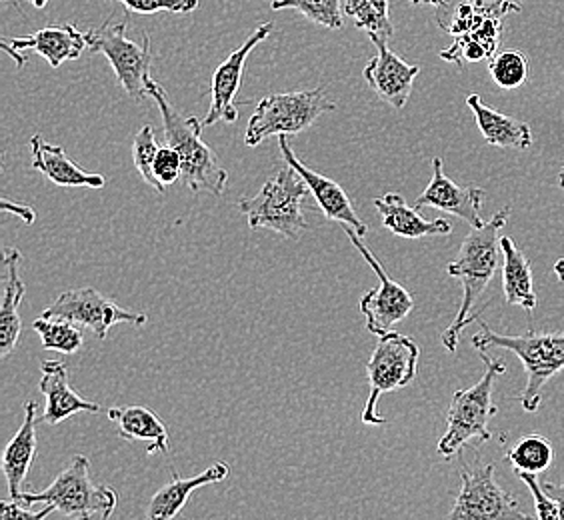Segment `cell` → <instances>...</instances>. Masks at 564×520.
Masks as SVG:
<instances>
[{"label":"cell","instance_id":"13","mask_svg":"<svg viewBox=\"0 0 564 520\" xmlns=\"http://www.w3.org/2000/svg\"><path fill=\"white\" fill-rule=\"evenodd\" d=\"M272 29H274L272 22H264L261 26H257L249 39L215 71L213 83H210V109H208L207 119L203 120V127H213L217 122L232 124L239 120V109L235 105V98L239 95L240 85H242L247 58L262 41L271 36Z\"/></svg>","mask_w":564,"mask_h":520},{"label":"cell","instance_id":"15","mask_svg":"<svg viewBox=\"0 0 564 520\" xmlns=\"http://www.w3.org/2000/svg\"><path fill=\"white\" fill-rule=\"evenodd\" d=\"M377 46V56L365 66V80L372 93L392 109L406 107L413 93L414 78L421 73V66L404 63L401 56L394 55L387 41L370 39Z\"/></svg>","mask_w":564,"mask_h":520},{"label":"cell","instance_id":"33","mask_svg":"<svg viewBox=\"0 0 564 520\" xmlns=\"http://www.w3.org/2000/svg\"><path fill=\"white\" fill-rule=\"evenodd\" d=\"M156 152H159V144H156V134L152 127H142L134 141H132V161L137 171L141 173L142 178L147 185L152 186L156 193L163 195L166 186L161 185L154 176V159H156Z\"/></svg>","mask_w":564,"mask_h":520},{"label":"cell","instance_id":"39","mask_svg":"<svg viewBox=\"0 0 564 520\" xmlns=\"http://www.w3.org/2000/svg\"><path fill=\"white\" fill-rule=\"evenodd\" d=\"M541 487L554 500L558 514L564 520V487H558V485H553V483H541Z\"/></svg>","mask_w":564,"mask_h":520},{"label":"cell","instance_id":"1","mask_svg":"<svg viewBox=\"0 0 564 520\" xmlns=\"http://www.w3.org/2000/svg\"><path fill=\"white\" fill-rule=\"evenodd\" d=\"M510 206L500 208L489 223L482 227L473 228L463 240V247L458 250V257L453 260L446 272L463 284V303L456 313L453 325L446 328L441 340L448 353H456L460 333L467 328L470 323L480 318L482 313L470 315L473 306L478 303V299L489 289L490 281L499 272L500 267V230L509 223Z\"/></svg>","mask_w":564,"mask_h":520},{"label":"cell","instance_id":"27","mask_svg":"<svg viewBox=\"0 0 564 520\" xmlns=\"http://www.w3.org/2000/svg\"><path fill=\"white\" fill-rule=\"evenodd\" d=\"M497 7L499 0H445L436 7V24L445 33L465 36L475 33Z\"/></svg>","mask_w":564,"mask_h":520},{"label":"cell","instance_id":"21","mask_svg":"<svg viewBox=\"0 0 564 520\" xmlns=\"http://www.w3.org/2000/svg\"><path fill=\"white\" fill-rule=\"evenodd\" d=\"M36 402L29 401L24 404V421L19 433L12 436L11 443L4 448L2 455V473L7 477L9 495L14 502L22 497V485L31 470L36 456Z\"/></svg>","mask_w":564,"mask_h":520},{"label":"cell","instance_id":"3","mask_svg":"<svg viewBox=\"0 0 564 520\" xmlns=\"http://www.w3.org/2000/svg\"><path fill=\"white\" fill-rule=\"evenodd\" d=\"M480 331L473 336V347L480 350L500 348L509 350L521 360L527 372V384L517 401L527 412H536L543 401V390L549 380L564 369V333H536L507 336L492 331L485 321H478Z\"/></svg>","mask_w":564,"mask_h":520},{"label":"cell","instance_id":"4","mask_svg":"<svg viewBox=\"0 0 564 520\" xmlns=\"http://www.w3.org/2000/svg\"><path fill=\"white\" fill-rule=\"evenodd\" d=\"M485 362V375L470 389L456 390L446 412V433L438 441V455L453 458L470 443H489L492 438L489 423L499 414V407L492 401L495 380L507 372L505 362L489 355V350L478 353Z\"/></svg>","mask_w":564,"mask_h":520},{"label":"cell","instance_id":"29","mask_svg":"<svg viewBox=\"0 0 564 520\" xmlns=\"http://www.w3.org/2000/svg\"><path fill=\"white\" fill-rule=\"evenodd\" d=\"M554 448L541 434H529L507 453V461L514 473L541 475L553 465Z\"/></svg>","mask_w":564,"mask_h":520},{"label":"cell","instance_id":"16","mask_svg":"<svg viewBox=\"0 0 564 520\" xmlns=\"http://www.w3.org/2000/svg\"><path fill=\"white\" fill-rule=\"evenodd\" d=\"M485 201V191L478 186H458L445 174L443 159H433V178L416 198L414 208L431 206L448 215L463 218L470 227L478 228L485 225L480 218V208Z\"/></svg>","mask_w":564,"mask_h":520},{"label":"cell","instance_id":"25","mask_svg":"<svg viewBox=\"0 0 564 520\" xmlns=\"http://www.w3.org/2000/svg\"><path fill=\"white\" fill-rule=\"evenodd\" d=\"M500 250H502L505 301L510 306H521L524 311L532 313L539 304V296L534 293V284H532L531 262L510 237H500Z\"/></svg>","mask_w":564,"mask_h":520},{"label":"cell","instance_id":"37","mask_svg":"<svg viewBox=\"0 0 564 520\" xmlns=\"http://www.w3.org/2000/svg\"><path fill=\"white\" fill-rule=\"evenodd\" d=\"M55 505H44L43 509L31 512L21 507V502H2L0 505V519L2 520H44L51 512H55Z\"/></svg>","mask_w":564,"mask_h":520},{"label":"cell","instance_id":"38","mask_svg":"<svg viewBox=\"0 0 564 520\" xmlns=\"http://www.w3.org/2000/svg\"><path fill=\"white\" fill-rule=\"evenodd\" d=\"M0 210L17 215V217L22 218V223H24V225H33L34 218H36V213H34L33 206L12 205L11 201H2Z\"/></svg>","mask_w":564,"mask_h":520},{"label":"cell","instance_id":"18","mask_svg":"<svg viewBox=\"0 0 564 520\" xmlns=\"http://www.w3.org/2000/svg\"><path fill=\"white\" fill-rule=\"evenodd\" d=\"M2 46L14 51H33L43 56L53 68L65 65L66 61H76L85 53L87 36L76 29L75 24H53L41 29L31 36H14L2 39Z\"/></svg>","mask_w":564,"mask_h":520},{"label":"cell","instance_id":"24","mask_svg":"<svg viewBox=\"0 0 564 520\" xmlns=\"http://www.w3.org/2000/svg\"><path fill=\"white\" fill-rule=\"evenodd\" d=\"M468 109L475 112L478 130L485 137L490 147L512 149V151H527L531 149L532 130L527 122L512 119L509 115H502L499 110L487 107L478 95H468Z\"/></svg>","mask_w":564,"mask_h":520},{"label":"cell","instance_id":"28","mask_svg":"<svg viewBox=\"0 0 564 520\" xmlns=\"http://www.w3.org/2000/svg\"><path fill=\"white\" fill-rule=\"evenodd\" d=\"M345 17L352 19L355 26L365 31L369 39H380L389 43L394 34L389 0H347Z\"/></svg>","mask_w":564,"mask_h":520},{"label":"cell","instance_id":"44","mask_svg":"<svg viewBox=\"0 0 564 520\" xmlns=\"http://www.w3.org/2000/svg\"><path fill=\"white\" fill-rule=\"evenodd\" d=\"M183 520H188V519H183Z\"/></svg>","mask_w":564,"mask_h":520},{"label":"cell","instance_id":"14","mask_svg":"<svg viewBox=\"0 0 564 520\" xmlns=\"http://www.w3.org/2000/svg\"><path fill=\"white\" fill-rule=\"evenodd\" d=\"M279 149H281L282 159L286 161V164L301 174V178L308 186L311 195L315 196L316 205L321 206L323 215L328 220L338 223L345 228H352L360 239H365L369 228L362 223V218L355 213L345 188L335 183L333 178H328L325 174L315 173L303 161H299V156L294 154L291 144H289V137H279Z\"/></svg>","mask_w":564,"mask_h":520},{"label":"cell","instance_id":"20","mask_svg":"<svg viewBox=\"0 0 564 520\" xmlns=\"http://www.w3.org/2000/svg\"><path fill=\"white\" fill-rule=\"evenodd\" d=\"M21 250H2V264H4V296L0 308V357H9L21 340L22 321L19 315L22 299L26 293V284L22 282Z\"/></svg>","mask_w":564,"mask_h":520},{"label":"cell","instance_id":"30","mask_svg":"<svg viewBox=\"0 0 564 520\" xmlns=\"http://www.w3.org/2000/svg\"><path fill=\"white\" fill-rule=\"evenodd\" d=\"M272 11L293 9L304 14L308 21L328 31H340L345 24L343 0H271Z\"/></svg>","mask_w":564,"mask_h":520},{"label":"cell","instance_id":"11","mask_svg":"<svg viewBox=\"0 0 564 520\" xmlns=\"http://www.w3.org/2000/svg\"><path fill=\"white\" fill-rule=\"evenodd\" d=\"M43 316L85 326L100 340L109 336L110 328L115 325L127 323V325L142 326L149 321V316L142 313L120 308L115 301H110L105 294L98 293L97 289H90V286L65 291L55 303L44 308Z\"/></svg>","mask_w":564,"mask_h":520},{"label":"cell","instance_id":"32","mask_svg":"<svg viewBox=\"0 0 564 520\" xmlns=\"http://www.w3.org/2000/svg\"><path fill=\"white\" fill-rule=\"evenodd\" d=\"M489 71L497 87L514 90L529 78V56L521 51H502L490 58Z\"/></svg>","mask_w":564,"mask_h":520},{"label":"cell","instance_id":"40","mask_svg":"<svg viewBox=\"0 0 564 520\" xmlns=\"http://www.w3.org/2000/svg\"><path fill=\"white\" fill-rule=\"evenodd\" d=\"M554 274L564 284V259H558L554 262Z\"/></svg>","mask_w":564,"mask_h":520},{"label":"cell","instance_id":"36","mask_svg":"<svg viewBox=\"0 0 564 520\" xmlns=\"http://www.w3.org/2000/svg\"><path fill=\"white\" fill-rule=\"evenodd\" d=\"M517 477L531 490L532 500H534V510H536V520H563L558 514V509L554 505V500L544 492L536 475L529 473H517Z\"/></svg>","mask_w":564,"mask_h":520},{"label":"cell","instance_id":"19","mask_svg":"<svg viewBox=\"0 0 564 520\" xmlns=\"http://www.w3.org/2000/svg\"><path fill=\"white\" fill-rule=\"evenodd\" d=\"M375 208L380 215L382 227L391 230L401 239L419 240L424 237H446L453 232V225L446 218L426 220L421 217L419 208L406 205L404 196L399 193H387L375 198Z\"/></svg>","mask_w":564,"mask_h":520},{"label":"cell","instance_id":"22","mask_svg":"<svg viewBox=\"0 0 564 520\" xmlns=\"http://www.w3.org/2000/svg\"><path fill=\"white\" fill-rule=\"evenodd\" d=\"M228 473H230V468L227 463H215V465L208 466L207 470H203L200 475L191 478H183L176 470H173V480L154 492L144 520H174L196 488L223 483L228 477Z\"/></svg>","mask_w":564,"mask_h":520},{"label":"cell","instance_id":"23","mask_svg":"<svg viewBox=\"0 0 564 520\" xmlns=\"http://www.w3.org/2000/svg\"><path fill=\"white\" fill-rule=\"evenodd\" d=\"M31 154H33V169L43 173L51 183L66 188L88 186V188H102L105 176L102 174L85 173L76 166L63 147H56L44 141L41 134L31 139Z\"/></svg>","mask_w":564,"mask_h":520},{"label":"cell","instance_id":"5","mask_svg":"<svg viewBox=\"0 0 564 520\" xmlns=\"http://www.w3.org/2000/svg\"><path fill=\"white\" fill-rule=\"evenodd\" d=\"M21 505H55L61 514L73 520H109L119 505L115 488L97 485L90 478V463L85 455L68 461L65 470L43 492H22Z\"/></svg>","mask_w":564,"mask_h":520},{"label":"cell","instance_id":"31","mask_svg":"<svg viewBox=\"0 0 564 520\" xmlns=\"http://www.w3.org/2000/svg\"><path fill=\"white\" fill-rule=\"evenodd\" d=\"M34 333L41 336L43 347L53 353L63 355H75L78 348L83 347L85 338L78 331V326L61 321V318H36L33 323Z\"/></svg>","mask_w":564,"mask_h":520},{"label":"cell","instance_id":"8","mask_svg":"<svg viewBox=\"0 0 564 520\" xmlns=\"http://www.w3.org/2000/svg\"><path fill=\"white\" fill-rule=\"evenodd\" d=\"M421 348L411 336L401 333H387L379 336V343L372 350L367 365L369 375V401L362 411V423L369 426H384L387 419L379 414V401L382 394L409 387L419 372Z\"/></svg>","mask_w":564,"mask_h":520},{"label":"cell","instance_id":"26","mask_svg":"<svg viewBox=\"0 0 564 520\" xmlns=\"http://www.w3.org/2000/svg\"><path fill=\"white\" fill-rule=\"evenodd\" d=\"M109 419L119 426L122 441L147 443V453H169V431L163 421L147 407H117L110 409Z\"/></svg>","mask_w":564,"mask_h":520},{"label":"cell","instance_id":"42","mask_svg":"<svg viewBox=\"0 0 564 520\" xmlns=\"http://www.w3.org/2000/svg\"><path fill=\"white\" fill-rule=\"evenodd\" d=\"M33 4L34 9H44L48 4V0H29Z\"/></svg>","mask_w":564,"mask_h":520},{"label":"cell","instance_id":"10","mask_svg":"<svg viewBox=\"0 0 564 520\" xmlns=\"http://www.w3.org/2000/svg\"><path fill=\"white\" fill-rule=\"evenodd\" d=\"M446 520H532L517 499L500 487L495 465L463 466L460 492Z\"/></svg>","mask_w":564,"mask_h":520},{"label":"cell","instance_id":"34","mask_svg":"<svg viewBox=\"0 0 564 520\" xmlns=\"http://www.w3.org/2000/svg\"><path fill=\"white\" fill-rule=\"evenodd\" d=\"M124 4L127 11L132 14H156V12H176V14H186V12L196 11L198 0H115Z\"/></svg>","mask_w":564,"mask_h":520},{"label":"cell","instance_id":"35","mask_svg":"<svg viewBox=\"0 0 564 520\" xmlns=\"http://www.w3.org/2000/svg\"><path fill=\"white\" fill-rule=\"evenodd\" d=\"M154 176L163 186L174 185L178 178H183V161L181 154L174 151L173 147L164 144L156 152L154 159Z\"/></svg>","mask_w":564,"mask_h":520},{"label":"cell","instance_id":"12","mask_svg":"<svg viewBox=\"0 0 564 520\" xmlns=\"http://www.w3.org/2000/svg\"><path fill=\"white\" fill-rule=\"evenodd\" d=\"M345 232L352 247L362 254V259L367 260V264L379 277V286L360 299V313L367 318L369 333L375 336L387 335L391 333L392 326L399 325L413 313L414 299L402 284L392 281L389 272L382 269L372 250L362 242L352 228H345Z\"/></svg>","mask_w":564,"mask_h":520},{"label":"cell","instance_id":"7","mask_svg":"<svg viewBox=\"0 0 564 520\" xmlns=\"http://www.w3.org/2000/svg\"><path fill=\"white\" fill-rule=\"evenodd\" d=\"M337 105L328 100L323 88L281 93L262 98L252 112L245 134L247 147H259L271 137H291L311 129L326 112Z\"/></svg>","mask_w":564,"mask_h":520},{"label":"cell","instance_id":"17","mask_svg":"<svg viewBox=\"0 0 564 520\" xmlns=\"http://www.w3.org/2000/svg\"><path fill=\"white\" fill-rule=\"evenodd\" d=\"M41 369H43L41 392L44 397V424L55 426L63 421H68L78 412L97 414L100 411V404L78 397L75 390L70 389L68 369L63 360H43Z\"/></svg>","mask_w":564,"mask_h":520},{"label":"cell","instance_id":"43","mask_svg":"<svg viewBox=\"0 0 564 520\" xmlns=\"http://www.w3.org/2000/svg\"><path fill=\"white\" fill-rule=\"evenodd\" d=\"M558 188H561V191H564V166L563 171H561V174H558Z\"/></svg>","mask_w":564,"mask_h":520},{"label":"cell","instance_id":"2","mask_svg":"<svg viewBox=\"0 0 564 520\" xmlns=\"http://www.w3.org/2000/svg\"><path fill=\"white\" fill-rule=\"evenodd\" d=\"M147 93L161 110L164 124V141L181 154L183 183L193 193L207 191L210 195H225L228 173L223 169L215 151L200 139L203 122L196 117H183L174 109L171 98L156 80H147Z\"/></svg>","mask_w":564,"mask_h":520},{"label":"cell","instance_id":"9","mask_svg":"<svg viewBox=\"0 0 564 520\" xmlns=\"http://www.w3.org/2000/svg\"><path fill=\"white\" fill-rule=\"evenodd\" d=\"M88 51L93 55H105L117 73L120 85L132 100L149 97L147 80L151 78V36L141 34V44L132 43L127 36V22L115 24L102 22L98 29L88 31Z\"/></svg>","mask_w":564,"mask_h":520},{"label":"cell","instance_id":"6","mask_svg":"<svg viewBox=\"0 0 564 520\" xmlns=\"http://www.w3.org/2000/svg\"><path fill=\"white\" fill-rule=\"evenodd\" d=\"M306 195H311L308 186L289 166L269 178L257 196L239 201V208L252 230L269 228L284 239L299 240L308 228L301 206Z\"/></svg>","mask_w":564,"mask_h":520},{"label":"cell","instance_id":"41","mask_svg":"<svg viewBox=\"0 0 564 520\" xmlns=\"http://www.w3.org/2000/svg\"><path fill=\"white\" fill-rule=\"evenodd\" d=\"M409 2H413V4H434V7H438V4H443L445 0H409Z\"/></svg>","mask_w":564,"mask_h":520}]
</instances>
